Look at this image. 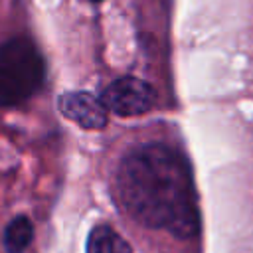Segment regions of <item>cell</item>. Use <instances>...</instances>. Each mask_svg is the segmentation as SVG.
<instances>
[{"mask_svg":"<svg viewBox=\"0 0 253 253\" xmlns=\"http://www.w3.org/2000/svg\"><path fill=\"white\" fill-rule=\"evenodd\" d=\"M115 188L121 206L138 223L180 239L198 233V198L186 160L160 142L132 148L119 164Z\"/></svg>","mask_w":253,"mask_h":253,"instance_id":"6da1fadb","label":"cell"},{"mask_svg":"<svg viewBox=\"0 0 253 253\" xmlns=\"http://www.w3.org/2000/svg\"><path fill=\"white\" fill-rule=\"evenodd\" d=\"M45 65L38 47L26 38L0 45V105L14 107L28 101L43 83Z\"/></svg>","mask_w":253,"mask_h":253,"instance_id":"7a4b0ae2","label":"cell"},{"mask_svg":"<svg viewBox=\"0 0 253 253\" xmlns=\"http://www.w3.org/2000/svg\"><path fill=\"white\" fill-rule=\"evenodd\" d=\"M156 93L154 89L138 79V77H121L113 81L101 97L105 109L121 115V117H134L150 111L154 107Z\"/></svg>","mask_w":253,"mask_h":253,"instance_id":"3957f363","label":"cell"},{"mask_svg":"<svg viewBox=\"0 0 253 253\" xmlns=\"http://www.w3.org/2000/svg\"><path fill=\"white\" fill-rule=\"evenodd\" d=\"M59 111L83 128H103L107 125V109L91 93L69 91L59 97Z\"/></svg>","mask_w":253,"mask_h":253,"instance_id":"277c9868","label":"cell"},{"mask_svg":"<svg viewBox=\"0 0 253 253\" xmlns=\"http://www.w3.org/2000/svg\"><path fill=\"white\" fill-rule=\"evenodd\" d=\"M87 253H132V249L109 225H97L87 237Z\"/></svg>","mask_w":253,"mask_h":253,"instance_id":"5b68a950","label":"cell"},{"mask_svg":"<svg viewBox=\"0 0 253 253\" xmlns=\"http://www.w3.org/2000/svg\"><path fill=\"white\" fill-rule=\"evenodd\" d=\"M34 237L32 221L26 215H16L4 229V249L6 253H24Z\"/></svg>","mask_w":253,"mask_h":253,"instance_id":"8992f818","label":"cell"},{"mask_svg":"<svg viewBox=\"0 0 253 253\" xmlns=\"http://www.w3.org/2000/svg\"><path fill=\"white\" fill-rule=\"evenodd\" d=\"M91 2H103V0H91Z\"/></svg>","mask_w":253,"mask_h":253,"instance_id":"52a82bcc","label":"cell"}]
</instances>
